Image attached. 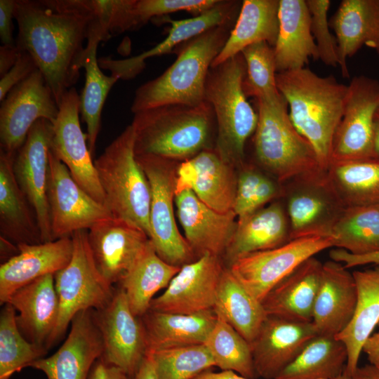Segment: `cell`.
I'll return each mask as SVG.
<instances>
[{
	"label": "cell",
	"instance_id": "obj_1",
	"mask_svg": "<svg viewBox=\"0 0 379 379\" xmlns=\"http://www.w3.org/2000/svg\"><path fill=\"white\" fill-rule=\"evenodd\" d=\"M15 45L34 60L59 105L79 78L84 42L102 34L93 0H15Z\"/></svg>",
	"mask_w": 379,
	"mask_h": 379
},
{
	"label": "cell",
	"instance_id": "obj_2",
	"mask_svg": "<svg viewBox=\"0 0 379 379\" xmlns=\"http://www.w3.org/2000/svg\"><path fill=\"white\" fill-rule=\"evenodd\" d=\"M135 156L153 155L173 161L188 160L215 149L216 119L211 105H164L134 113Z\"/></svg>",
	"mask_w": 379,
	"mask_h": 379
},
{
	"label": "cell",
	"instance_id": "obj_3",
	"mask_svg": "<svg viewBox=\"0 0 379 379\" xmlns=\"http://www.w3.org/2000/svg\"><path fill=\"white\" fill-rule=\"evenodd\" d=\"M276 82L293 125L312 145L320 167L326 171L348 86L333 75L321 77L305 67L277 72Z\"/></svg>",
	"mask_w": 379,
	"mask_h": 379
},
{
	"label": "cell",
	"instance_id": "obj_4",
	"mask_svg": "<svg viewBox=\"0 0 379 379\" xmlns=\"http://www.w3.org/2000/svg\"><path fill=\"white\" fill-rule=\"evenodd\" d=\"M235 22L209 29L176 47L175 62L161 75L136 89L131 112L134 114L171 103L196 105L203 102L209 69Z\"/></svg>",
	"mask_w": 379,
	"mask_h": 379
},
{
	"label": "cell",
	"instance_id": "obj_5",
	"mask_svg": "<svg viewBox=\"0 0 379 379\" xmlns=\"http://www.w3.org/2000/svg\"><path fill=\"white\" fill-rule=\"evenodd\" d=\"M246 65L241 53L211 67L205 83L204 99L214 111L217 136L215 149L234 166L245 163V147L255 133L258 114L243 90Z\"/></svg>",
	"mask_w": 379,
	"mask_h": 379
},
{
	"label": "cell",
	"instance_id": "obj_6",
	"mask_svg": "<svg viewBox=\"0 0 379 379\" xmlns=\"http://www.w3.org/2000/svg\"><path fill=\"white\" fill-rule=\"evenodd\" d=\"M134 131L129 125L94 161L105 195V206L112 215L150 234L151 192L147 178L136 159Z\"/></svg>",
	"mask_w": 379,
	"mask_h": 379
},
{
	"label": "cell",
	"instance_id": "obj_7",
	"mask_svg": "<svg viewBox=\"0 0 379 379\" xmlns=\"http://www.w3.org/2000/svg\"><path fill=\"white\" fill-rule=\"evenodd\" d=\"M258 125L254 133L255 157L262 169L281 184L318 171L312 145L296 130L286 102L272 106L256 101Z\"/></svg>",
	"mask_w": 379,
	"mask_h": 379
},
{
	"label": "cell",
	"instance_id": "obj_8",
	"mask_svg": "<svg viewBox=\"0 0 379 379\" xmlns=\"http://www.w3.org/2000/svg\"><path fill=\"white\" fill-rule=\"evenodd\" d=\"M71 237L74 245L72 258L54 274L60 312L53 345L62 338L77 313L102 310L112 300L115 289L96 268L88 245V230L76 231Z\"/></svg>",
	"mask_w": 379,
	"mask_h": 379
},
{
	"label": "cell",
	"instance_id": "obj_9",
	"mask_svg": "<svg viewBox=\"0 0 379 379\" xmlns=\"http://www.w3.org/2000/svg\"><path fill=\"white\" fill-rule=\"evenodd\" d=\"M135 157L150 187L149 239L157 253L167 263L178 267L194 261L197 258L175 223V161L153 155Z\"/></svg>",
	"mask_w": 379,
	"mask_h": 379
},
{
	"label": "cell",
	"instance_id": "obj_10",
	"mask_svg": "<svg viewBox=\"0 0 379 379\" xmlns=\"http://www.w3.org/2000/svg\"><path fill=\"white\" fill-rule=\"evenodd\" d=\"M291 240L310 236H331L346 208L326 171L296 177L282 184Z\"/></svg>",
	"mask_w": 379,
	"mask_h": 379
},
{
	"label": "cell",
	"instance_id": "obj_11",
	"mask_svg": "<svg viewBox=\"0 0 379 379\" xmlns=\"http://www.w3.org/2000/svg\"><path fill=\"white\" fill-rule=\"evenodd\" d=\"M332 236H310L290 240L278 247L242 255L230 270L255 299L262 302L280 281L317 253L333 247Z\"/></svg>",
	"mask_w": 379,
	"mask_h": 379
},
{
	"label": "cell",
	"instance_id": "obj_12",
	"mask_svg": "<svg viewBox=\"0 0 379 379\" xmlns=\"http://www.w3.org/2000/svg\"><path fill=\"white\" fill-rule=\"evenodd\" d=\"M347 86L343 114L333 140L331 161L373 157V119L379 105V81L359 75L354 77Z\"/></svg>",
	"mask_w": 379,
	"mask_h": 379
},
{
	"label": "cell",
	"instance_id": "obj_13",
	"mask_svg": "<svg viewBox=\"0 0 379 379\" xmlns=\"http://www.w3.org/2000/svg\"><path fill=\"white\" fill-rule=\"evenodd\" d=\"M46 194L53 241L88 230L96 222L113 217L77 183L51 150Z\"/></svg>",
	"mask_w": 379,
	"mask_h": 379
},
{
	"label": "cell",
	"instance_id": "obj_14",
	"mask_svg": "<svg viewBox=\"0 0 379 379\" xmlns=\"http://www.w3.org/2000/svg\"><path fill=\"white\" fill-rule=\"evenodd\" d=\"M59 107L42 73L36 69L13 88L1 103V150L16 153L39 119L53 123Z\"/></svg>",
	"mask_w": 379,
	"mask_h": 379
},
{
	"label": "cell",
	"instance_id": "obj_15",
	"mask_svg": "<svg viewBox=\"0 0 379 379\" xmlns=\"http://www.w3.org/2000/svg\"><path fill=\"white\" fill-rule=\"evenodd\" d=\"M58 107V117L52 123L50 150L66 166L77 183L105 206V195L87 137L80 126V96L74 87L65 92Z\"/></svg>",
	"mask_w": 379,
	"mask_h": 379
},
{
	"label": "cell",
	"instance_id": "obj_16",
	"mask_svg": "<svg viewBox=\"0 0 379 379\" xmlns=\"http://www.w3.org/2000/svg\"><path fill=\"white\" fill-rule=\"evenodd\" d=\"M103 341L101 358L132 377L147 355L145 331L141 317L132 312L126 295L119 286L109 304L95 310Z\"/></svg>",
	"mask_w": 379,
	"mask_h": 379
},
{
	"label": "cell",
	"instance_id": "obj_17",
	"mask_svg": "<svg viewBox=\"0 0 379 379\" xmlns=\"http://www.w3.org/2000/svg\"><path fill=\"white\" fill-rule=\"evenodd\" d=\"M147 234L119 218L103 219L88 230V241L97 270L111 286L119 284L148 244Z\"/></svg>",
	"mask_w": 379,
	"mask_h": 379
},
{
	"label": "cell",
	"instance_id": "obj_18",
	"mask_svg": "<svg viewBox=\"0 0 379 379\" xmlns=\"http://www.w3.org/2000/svg\"><path fill=\"white\" fill-rule=\"evenodd\" d=\"M51 135L52 123L38 120L16 152L13 165L16 180L35 213L42 243L53 241L46 194Z\"/></svg>",
	"mask_w": 379,
	"mask_h": 379
},
{
	"label": "cell",
	"instance_id": "obj_19",
	"mask_svg": "<svg viewBox=\"0 0 379 379\" xmlns=\"http://www.w3.org/2000/svg\"><path fill=\"white\" fill-rule=\"evenodd\" d=\"M224 270L220 258L211 254L182 266L149 310L183 314L213 310Z\"/></svg>",
	"mask_w": 379,
	"mask_h": 379
},
{
	"label": "cell",
	"instance_id": "obj_20",
	"mask_svg": "<svg viewBox=\"0 0 379 379\" xmlns=\"http://www.w3.org/2000/svg\"><path fill=\"white\" fill-rule=\"evenodd\" d=\"M70 325L61 347L29 366L44 372L47 379H88L93 364L102 355L103 341L95 310L79 312Z\"/></svg>",
	"mask_w": 379,
	"mask_h": 379
},
{
	"label": "cell",
	"instance_id": "obj_21",
	"mask_svg": "<svg viewBox=\"0 0 379 379\" xmlns=\"http://www.w3.org/2000/svg\"><path fill=\"white\" fill-rule=\"evenodd\" d=\"M317 335L312 322L267 316L250 343L256 375L276 379Z\"/></svg>",
	"mask_w": 379,
	"mask_h": 379
},
{
	"label": "cell",
	"instance_id": "obj_22",
	"mask_svg": "<svg viewBox=\"0 0 379 379\" xmlns=\"http://www.w3.org/2000/svg\"><path fill=\"white\" fill-rule=\"evenodd\" d=\"M175 201L185 239L197 258L225 254L237 224L234 211L213 209L189 188L176 192Z\"/></svg>",
	"mask_w": 379,
	"mask_h": 379
},
{
	"label": "cell",
	"instance_id": "obj_23",
	"mask_svg": "<svg viewBox=\"0 0 379 379\" xmlns=\"http://www.w3.org/2000/svg\"><path fill=\"white\" fill-rule=\"evenodd\" d=\"M242 1L218 0L211 9L199 15L182 20L167 19L171 27L168 36L153 48L125 60H114L108 58L98 59L101 68L110 69L119 79H130L138 74L150 57L168 54L183 42L213 27L235 22Z\"/></svg>",
	"mask_w": 379,
	"mask_h": 379
},
{
	"label": "cell",
	"instance_id": "obj_24",
	"mask_svg": "<svg viewBox=\"0 0 379 379\" xmlns=\"http://www.w3.org/2000/svg\"><path fill=\"white\" fill-rule=\"evenodd\" d=\"M234 167L215 149L201 151L178 166L175 193L189 188L213 209L233 211L237 184Z\"/></svg>",
	"mask_w": 379,
	"mask_h": 379
},
{
	"label": "cell",
	"instance_id": "obj_25",
	"mask_svg": "<svg viewBox=\"0 0 379 379\" xmlns=\"http://www.w3.org/2000/svg\"><path fill=\"white\" fill-rule=\"evenodd\" d=\"M19 253L0 266V302L7 303L21 287L48 274H55L70 261L71 237L38 244L18 246Z\"/></svg>",
	"mask_w": 379,
	"mask_h": 379
},
{
	"label": "cell",
	"instance_id": "obj_26",
	"mask_svg": "<svg viewBox=\"0 0 379 379\" xmlns=\"http://www.w3.org/2000/svg\"><path fill=\"white\" fill-rule=\"evenodd\" d=\"M356 303L352 273L339 262L323 263L312 316L318 335L336 337L350 322Z\"/></svg>",
	"mask_w": 379,
	"mask_h": 379
},
{
	"label": "cell",
	"instance_id": "obj_27",
	"mask_svg": "<svg viewBox=\"0 0 379 379\" xmlns=\"http://www.w3.org/2000/svg\"><path fill=\"white\" fill-rule=\"evenodd\" d=\"M8 302L19 313L16 321L22 335L48 350L53 345L60 312L54 274L44 276L18 289Z\"/></svg>",
	"mask_w": 379,
	"mask_h": 379
},
{
	"label": "cell",
	"instance_id": "obj_28",
	"mask_svg": "<svg viewBox=\"0 0 379 379\" xmlns=\"http://www.w3.org/2000/svg\"><path fill=\"white\" fill-rule=\"evenodd\" d=\"M322 265L311 257L270 290L261 302L267 316L312 322Z\"/></svg>",
	"mask_w": 379,
	"mask_h": 379
},
{
	"label": "cell",
	"instance_id": "obj_29",
	"mask_svg": "<svg viewBox=\"0 0 379 379\" xmlns=\"http://www.w3.org/2000/svg\"><path fill=\"white\" fill-rule=\"evenodd\" d=\"M329 25L338 41L343 77H350L347 59L362 46L379 51V0H343Z\"/></svg>",
	"mask_w": 379,
	"mask_h": 379
},
{
	"label": "cell",
	"instance_id": "obj_30",
	"mask_svg": "<svg viewBox=\"0 0 379 379\" xmlns=\"http://www.w3.org/2000/svg\"><path fill=\"white\" fill-rule=\"evenodd\" d=\"M278 17L279 32L273 46L277 72L304 68L310 58L319 60L305 0H279Z\"/></svg>",
	"mask_w": 379,
	"mask_h": 379
},
{
	"label": "cell",
	"instance_id": "obj_31",
	"mask_svg": "<svg viewBox=\"0 0 379 379\" xmlns=\"http://www.w3.org/2000/svg\"><path fill=\"white\" fill-rule=\"evenodd\" d=\"M15 155L0 149L1 237L17 246L41 244L35 213L13 172Z\"/></svg>",
	"mask_w": 379,
	"mask_h": 379
},
{
	"label": "cell",
	"instance_id": "obj_32",
	"mask_svg": "<svg viewBox=\"0 0 379 379\" xmlns=\"http://www.w3.org/2000/svg\"><path fill=\"white\" fill-rule=\"evenodd\" d=\"M290 240V225L284 204L274 201L237 220L225 255L230 264L242 255L272 249Z\"/></svg>",
	"mask_w": 379,
	"mask_h": 379
},
{
	"label": "cell",
	"instance_id": "obj_33",
	"mask_svg": "<svg viewBox=\"0 0 379 379\" xmlns=\"http://www.w3.org/2000/svg\"><path fill=\"white\" fill-rule=\"evenodd\" d=\"M147 352L204 344L217 316L213 310L183 314L152 311L142 317Z\"/></svg>",
	"mask_w": 379,
	"mask_h": 379
},
{
	"label": "cell",
	"instance_id": "obj_34",
	"mask_svg": "<svg viewBox=\"0 0 379 379\" xmlns=\"http://www.w3.org/2000/svg\"><path fill=\"white\" fill-rule=\"evenodd\" d=\"M357 287L353 317L335 338L345 345L347 360L345 371L350 376L359 367L363 346L379 324V265L352 272Z\"/></svg>",
	"mask_w": 379,
	"mask_h": 379
},
{
	"label": "cell",
	"instance_id": "obj_35",
	"mask_svg": "<svg viewBox=\"0 0 379 379\" xmlns=\"http://www.w3.org/2000/svg\"><path fill=\"white\" fill-rule=\"evenodd\" d=\"M279 0H244L228 39L213 60L216 66L260 41L274 46L279 32Z\"/></svg>",
	"mask_w": 379,
	"mask_h": 379
},
{
	"label": "cell",
	"instance_id": "obj_36",
	"mask_svg": "<svg viewBox=\"0 0 379 379\" xmlns=\"http://www.w3.org/2000/svg\"><path fill=\"white\" fill-rule=\"evenodd\" d=\"M180 268L162 260L149 241L134 266L118 284L124 291L135 316L142 317L148 312L154 295L168 286Z\"/></svg>",
	"mask_w": 379,
	"mask_h": 379
},
{
	"label": "cell",
	"instance_id": "obj_37",
	"mask_svg": "<svg viewBox=\"0 0 379 379\" xmlns=\"http://www.w3.org/2000/svg\"><path fill=\"white\" fill-rule=\"evenodd\" d=\"M213 310L249 344L267 317L261 302L244 288L229 268H225L221 276Z\"/></svg>",
	"mask_w": 379,
	"mask_h": 379
},
{
	"label": "cell",
	"instance_id": "obj_38",
	"mask_svg": "<svg viewBox=\"0 0 379 379\" xmlns=\"http://www.w3.org/2000/svg\"><path fill=\"white\" fill-rule=\"evenodd\" d=\"M326 174L346 207L379 206V159L331 161Z\"/></svg>",
	"mask_w": 379,
	"mask_h": 379
},
{
	"label": "cell",
	"instance_id": "obj_39",
	"mask_svg": "<svg viewBox=\"0 0 379 379\" xmlns=\"http://www.w3.org/2000/svg\"><path fill=\"white\" fill-rule=\"evenodd\" d=\"M347 360L341 340L318 335L276 379H335L343 373Z\"/></svg>",
	"mask_w": 379,
	"mask_h": 379
},
{
	"label": "cell",
	"instance_id": "obj_40",
	"mask_svg": "<svg viewBox=\"0 0 379 379\" xmlns=\"http://www.w3.org/2000/svg\"><path fill=\"white\" fill-rule=\"evenodd\" d=\"M100 41L90 39L86 45L82 68L85 69V84L80 95V113L87 128V142L94 154L95 144L100 128L101 113L109 91L119 79L114 75L107 76L100 69L97 58Z\"/></svg>",
	"mask_w": 379,
	"mask_h": 379
},
{
	"label": "cell",
	"instance_id": "obj_41",
	"mask_svg": "<svg viewBox=\"0 0 379 379\" xmlns=\"http://www.w3.org/2000/svg\"><path fill=\"white\" fill-rule=\"evenodd\" d=\"M218 0H116L111 20L112 35L137 29L149 20L187 11L194 16L213 8Z\"/></svg>",
	"mask_w": 379,
	"mask_h": 379
},
{
	"label": "cell",
	"instance_id": "obj_42",
	"mask_svg": "<svg viewBox=\"0 0 379 379\" xmlns=\"http://www.w3.org/2000/svg\"><path fill=\"white\" fill-rule=\"evenodd\" d=\"M331 235L333 247L361 255L379 251V206L346 207Z\"/></svg>",
	"mask_w": 379,
	"mask_h": 379
},
{
	"label": "cell",
	"instance_id": "obj_43",
	"mask_svg": "<svg viewBox=\"0 0 379 379\" xmlns=\"http://www.w3.org/2000/svg\"><path fill=\"white\" fill-rule=\"evenodd\" d=\"M241 54L246 65L243 81L246 96L272 106L286 102L277 86V72L273 47L265 41H260L246 47Z\"/></svg>",
	"mask_w": 379,
	"mask_h": 379
},
{
	"label": "cell",
	"instance_id": "obj_44",
	"mask_svg": "<svg viewBox=\"0 0 379 379\" xmlns=\"http://www.w3.org/2000/svg\"><path fill=\"white\" fill-rule=\"evenodd\" d=\"M15 310L8 302L0 314V379L11 376L43 358L48 350L28 341L16 321Z\"/></svg>",
	"mask_w": 379,
	"mask_h": 379
},
{
	"label": "cell",
	"instance_id": "obj_45",
	"mask_svg": "<svg viewBox=\"0 0 379 379\" xmlns=\"http://www.w3.org/2000/svg\"><path fill=\"white\" fill-rule=\"evenodd\" d=\"M204 345L215 366L251 378L257 377L250 344L232 326L217 317Z\"/></svg>",
	"mask_w": 379,
	"mask_h": 379
},
{
	"label": "cell",
	"instance_id": "obj_46",
	"mask_svg": "<svg viewBox=\"0 0 379 379\" xmlns=\"http://www.w3.org/2000/svg\"><path fill=\"white\" fill-rule=\"evenodd\" d=\"M147 354L151 357L159 379H192L215 366L204 344L160 350Z\"/></svg>",
	"mask_w": 379,
	"mask_h": 379
},
{
	"label": "cell",
	"instance_id": "obj_47",
	"mask_svg": "<svg viewBox=\"0 0 379 379\" xmlns=\"http://www.w3.org/2000/svg\"><path fill=\"white\" fill-rule=\"evenodd\" d=\"M237 177L233 206L238 219L264 207L278 197L282 198L283 185L252 165L244 163Z\"/></svg>",
	"mask_w": 379,
	"mask_h": 379
},
{
	"label": "cell",
	"instance_id": "obj_48",
	"mask_svg": "<svg viewBox=\"0 0 379 379\" xmlns=\"http://www.w3.org/2000/svg\"><path fill=\"white\" fill-rule=\"evenodd\" d=\"M311 18V32L317 47L319 60L326 65L339 66L338 41L330 30L329 0H305Z\"/></svg>",
	"mask_w": 379,
	"mask_h": 379
},
{
	"label": "cell",
	"instance_id": "obj_49",
	"mask_svg": "<svg viewBox=\"0 0 379 379\" xmlns=\"http://www.w3.org/2000/svg\"><path fill=\"white\" fill-rule=\"evenodd\" d=\"M36 69H38L37 65L31 55L26 51H21L15 64L1 77V102L4 100L13 88L26 79Z\"/></svg>",
	"mask_w": 379,
	"mask_h": 379
},
{
	"label": "cell",
	"instance_id": "obj_50",
	"mask_svg": "<svg viewBox=\"0 0 379 379\" xmlns=\"http://www.w3.org/2000/svg\"><path fill=\"white\" fill-rule=\"evenodd\" d=\"M331 260L342 263L346 268L364 265L367 264L379 265V251L367 255H353L340 249H332L329 252Z\"/></svg>",
	"mask_w": 379,
	"mask_h": 379
},
{
	"label": "cell",
	"instance_id": "obj_51",
	"mask_svg": "<svg viewBox=\"0 0 379 379\" xmlns=\"http://www.w3.org/2000/svg\"><path fill=\"white\" fill-rule=\"evenodd\" d=\"M14 8L15 0H0V39L3 45L15 44L12 31Z\"/></svg>",
	"mask_w": 379,
	"mask_h": 379
},
{
	"label": "cell",
	"instance_id": "obj_52",
	"mask_svg": "<svg viewBox=\"0 0 379 379\" xmlns=\"http://www.w3.org/2000/svg\"><path fill=\"white\" fill-rule=\"evenodd\" d=\"M119 368L106 363L101 357L93 364L88 379H128Z\"/></svg>",
	"mask_w": 379,
	"mask_h": 379
},
{
	"label": "cell",
	"instance_id": "obj_53",
	"mask_svg": "<svg viewBox=\"0 0 379 379\" xmlns=\"http://www.w3.org/2000/svg\"><path fill=\"white\" fill-rule=\"evenodd\" d=\"M21 51L15 44L0 47V77L7 73L17 62Z\"/></svg>",
	"mask_w": 379,
	"mask_h": 379
},
{
	"label": "cell",
	"instance_id": "obj_54",
	"mask_svg": "<svg viewBox=\"0 0 379 379\" xmlns=\"http://www.w3.org/2000/svg\"><path fill=\"white\" fill-rule=\"evenodd\" d=\"M376 332L372 333L365 342L362 352H364L369 364L379 369V324Z\"/></svg>",
	"mask_w": 379,
	"mask_h": 379
},
{
	"label": "cell",
	"instance_id": "obj_55",
	"mask_svg": "<svg viewBox=\"0 0 379 379\" xmlns=\"http://www.w3.org/2000/svg\"><path fill=\"white\" fill-rule=\"evenodd\" d=\"M128 379H159L149 355H146L138 371Z\"/></svg>",
	"mask_w": 379,
	"mask_h": 379
},
{
	"label": "cell",
	"instance_id": "obj_56",
	"mask_svg": "<svg viewBox=\"0 0 379 379\" xmlns=\"http://www.w3.org/2000/svg\"><path fill=\"white\" fill-rule=\"evenodd\" d=\"M192 379H255L247 378L232 371H221L213 372L210 370L205 371Z\"/></svg>",
	"mask_w": 379,
	"mask_h": 379
},
{
	"label": "cell",
	"instance_id": "obj_57",
	"mask_svg": "<svg viewBox=\"0 0 379 379\" xmlns=\"http://www.w3.org/2000/svg\"><path fill=\"white\" fill-rule=\"evenodd\" d=\"M351 378L352 379H379V369L368 364L358 367Z\"/></svg>",
	"mask_w": 379,
	"mask_h": 379
},
{
	"label": "cell",
	"instance_id": "obj_58",
	"mask_svg": "<svg viewBox=\"0 0 379 379\" xmlns=\"http://www.w3.org/2000/svg\"><path fill=\"white\" fill-rule=\"evenodd\" d=\"M1 258L3 262H6L12 257L16 255L19 253V248L16 244L12 241L1 237Z\"/></svg>",
	"mask_w": 379,
	"mask_h": 379
},
{
	"label": "cell",
	"instance_id": "obj_59",
	"mask_svg": "<svg viewBox=\"0 0 379 379\" xmlns=\"http://www.w3.org/2000/svg\"><path fill=\"white\" fill-rule=\"evenodd\" d=\"M373 157L379 159V105L373 119Z\"/></svg>",
	"mask_w": 379,
	"mask_h": 379
},
{
	"label": "cell",
	"instance_id": "obj_60",
	"mask_svg": "<svg viewBox=\"0 0 379 379\" xmlns=\"http://www.w3.org/2000/svg\"><path fill=\"white\" fill-rule=\"evenodd\" d=\"M335 379H352V378L344 370L343 373Z\"/></svg>",
	"mask_w": 379,
	"mask_h": 379
},
{
	"label": "cell",
	"instance_id": "obj_61",
	"mask_svg": "<svg viewBox=\"0 0 379 379\" xmlns=\"http://www.w3.org/2000/svg\"><path fill=\"white\" fill-rule=\"evenodd\" d=\"M378 54H379V51H378Z\"/></svg>",
	"mask_w": 379,
	"mask_h": 379
}]
</instances>
